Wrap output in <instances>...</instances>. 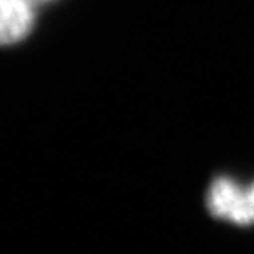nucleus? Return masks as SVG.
Masks as SVG:
<instances>
[{"instance_id":"obj_2","label":"nucleus","mask_w":254,"mask_h":254,"mask_svg":"<svg viewBox=\"0 0 254 254\" xmlns=\"http://www.w3.org/2000/svg\"><path fill=\"white\" fill-rule=\"evenodd\" d=\"M35 8L32 0H0V40L3 45L27 37L35 23Z\"/></svg>"},{"instance_id":"obj_1","label":"nucleus","mask_w":254,"mask_h":254,"mask_svg":"<svg viewBox=\"0 0 254 254\" xmlns=\"http://www.w3.org/2000/svg\"><path fill=\"white\" fill-rule=\"evenodd\" d=\"M206 201L216 218L236 225H254V184L245 189L228 177H220L211 184Z\"/></svg>"},{"instance_id":"obj_3","label":"nucleus","mask_w":254,"mask_h":254,"mask_svg":"<svg viewBox=\"0 0 254 254\" xmlns=\"http://www.w3.org/2000/svg\"><path fill=\"white\" fill-rule=\"evenodd\" d=\"M32 2H33L35 5H38V3H43V2H48V0H32Z\"/></svg>"}]
</instances>
